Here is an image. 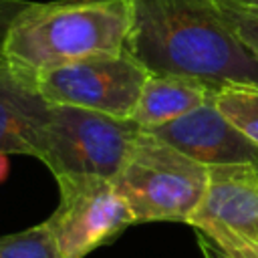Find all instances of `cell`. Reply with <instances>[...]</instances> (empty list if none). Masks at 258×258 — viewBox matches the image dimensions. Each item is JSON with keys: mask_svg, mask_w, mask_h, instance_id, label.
Here are the masks:
<instances>
[{"mask_svg": "<svg viewBox=\"0 0 258 258\" xmlns=\"http://www.w3.org/2000/svg\"><path fill=\"white\" fill-rule=\"evenodd\" d=\"M0 258H60V252L42 222L16 234L0 236Z\"/></svg>", "mask_w": 258, "mask_h": 258, "instance_id": "obj_12", "label": "cell"}, {"mask_svg": "<svg viewBox=\"0 0 258 258\" xmlns=\"http://www.w3.org/2000/svg\"><path fill=\"white\" fill-rule=\"evenodd\" d=\"M125 50L153 75L220 87L258 83V60L222 18L216 0H131Z\"/></svg>", "mask_w": 258, "mask_h": 258, "instance_id": "obj_1", "label": "cell"}, {"mask_svg": "<svg viewBox=\"0 0 258 258\" xmlns=\"http://www.w3.org/2000/svg\"><path fill=\"white\" fill-rule=\"evenodd\" d=\"M200 248H202V252H204V258H224L218 250H214L210 244H206L204 240H200Z\"/></svg>", "mask_w": 258, "mask_h": 258, "instance_id": "obj_15", "label": "cell"}, {"mask_svg": "<svg viewBox=\"0 0 258 258\" xmlns=\"http://www.w3.org/2000/svg\"><path fill=\"white\" fill-rule=\"evenodd\" d=\"M149 71L127 50L93 54L32 75L52 105H71L131 119Z\"/></svg>", "mask_w": 258, "mask_h": 258, "instance_id": "obj_5", "label": "cell"}, {"mask_svg": "<svg viewBox=\"0 0 258 258\" xmlns=\"http://www.w3.org/2000/svg\"><path fill=\"white\" fill-rule=\"evenodd\" d=\"M141 127L133 119L52 105L36 143V155L54 177L95 175L115 179Z\"/></svg>", "mask_w": 258, "mask_h": 258, "instance_id": "obj_4", "label": "cell"}, {"mask_svg": "<svg viewBox=\"0 0 258 258\" xmlns=\"http://www.w3.org/2000/svg\"><path fill=\"white\" fill-rule=\"evenodd\" d=\"M6 60V54H4V34H0V62Z\"/></svg>", "mask_w": 258, "mask_h": 258, "instance_id": "obj_17", "label": "cell"}, {"mask_svg": "<svg viewBox=\"0 0 258 258\" xmlns=\"http://www.w3.org/2000/svg\"><path fill=\"white\" fill-rule=\"evenodd\" d=\"M8 175V157L6 153H0V181Z\"/></svg>", "mask_w": 258, "mask_h": 258, "instance_id": "obj_16", "label": "cell"}, {"mask_svg": "<svg viewBox=\"0 0 258 258\" xmlns=\"http://www.w3.org/2000/svg\"><path fill=\"white\" fill-rule=\"evenodd\" d=\"M232 2H238V4H248V6H258V0H232Z\"/></svg>", "mask_w": 258, "mask_h": 258, "instance_id": "obj_18", "label": "cell"}, {"mask_svg": "<svg viewBox=\"0 0 258 258\" xmlns=\"http://www.w3.org/2000/svg\"><path fill=\"white\" fill-rule=\"evenodd\" d=\"M149 133L208 167L236 163H250L258 167V145L240 133L218 111L212 97L191 113L155 127Z\"/></svg>", "mask_w": 258, "mask_h": 258, "instance_id": "obj_8", "label": "cell"}, {"mask_svg": "<svg viewBox=\"0 0 258 258\" xmlns=\"http://www.w3.org/2000/svg\"><path fill=\"white\" fill-rule=\"evenodd\" d=\"M48 109L32 75L0 62V153L34 157Z\"/></svg>", "mask_w": 258, "mask_h": 258, "instance_id": "obj_9", "label": "cell"}, {"mask_svg": "<svg viewBox=\"0 0 258 258\" xmlns=\"http://www.w3.org/2000/svg\"><path fill=\"white\" fill-rule=\"evenodd\" d=\"M216 6L238 40L258 60V6L238 4L232 0H216Z\"/></svg>", "mask_w": 258, "mask_h": 258, "instance_id": "obj_13", "label": "cell"}, {"mask_svg": "<svg viewBox=\"0 0 258 258\" xmlns=\"http://www.w3.org/2000/svg\"><path fill=\"white\" fill-rule=\"evenodd\" d=\"M187 224L224 258H258V167L210 165L206 196Z\"/></svg>", "mask_w": 258, "mask_h": 258, "instance_id": "obj_7", "label": "cell"}, {"mask_svg": "<svg viewBox=\"0 0 258 258\" xmlns=\"http://www.w3.org/2000/svg\"><path fill=\"white\" fill-rule=\"evenodd\" d=\"M214 89L216 87H210L208 83L191 77L149 73L131 119L141 129L151 131L204 105L212 97Z\"/></svg>", "mask_w": 258, "mask_h": 258, "instance_id": "obj_10", "label": "cell"}, {"mask_svg": "<svg viewBox=\"0 0 258 258\" xmlns=\"http://www.w3.org/2000/svg\"><path fill=\"white\" fill-rule=\"evenodd\" d=\"M218 111L258 145V83H226L214 89Z\"/></svg>", "mask_w": 258, "mask_h": 258, "instance_id": "obj_11", "label": "cell"}, {"mask_svg": "<svg viewBox=\"0 0 258 258\" xmlns=\"http://www.w3.org/2000/svg\"><path fill=\"white\" fill-rule=\"evenodd\" d=\"M28 4V0H0V34H4L16 14Z\"/></svg>", "mask_w": 258, "mask_h": 258, "instance_id": "obj_14", "label": "cell"}, {"mask_svg": "<svg viewBox=\"0 0 258 258\" xmlns=\"http://www.w3.org/2000/svg\"><path fill=\"white\" fill-rule=\"evenodd\" d=\"M210 181V167L143 131L113 179L135 224L189 222Z\"/></svg>", "mask_w": 258, "mask_h": 258, "instance_id": "obj_3", "label": "cell"}, {"mask_svg": "<svg viewBox=\"0 0 258 258\" xmlns=\"http://www.w3.org/2000/svg\"><path fill=\"white\" fill-rule=\"evenodd\" d=\"M58 204L44 222L60 258H85L135 224L113 179L95 175H60Z\"/></svg>", "mask_w": 258, "mask_h": 258, "instance_id": "obj_6", "label": "cell"}, {"mask_svg": "<svg viewBox=\"0 0 258 258\" xmlns=\"http://www.w3.org/2000/svg\"><path fill=\"white\" fill-rule=\"evenodd\" d=\"M131 18V0L28 2L4 32V54L36 75L85 56L121 52Z\"/></svg>", "mask_w": 258, "mask_h": 258, "instance_id": "obj_2", "label": "cell"}]
</instances>
